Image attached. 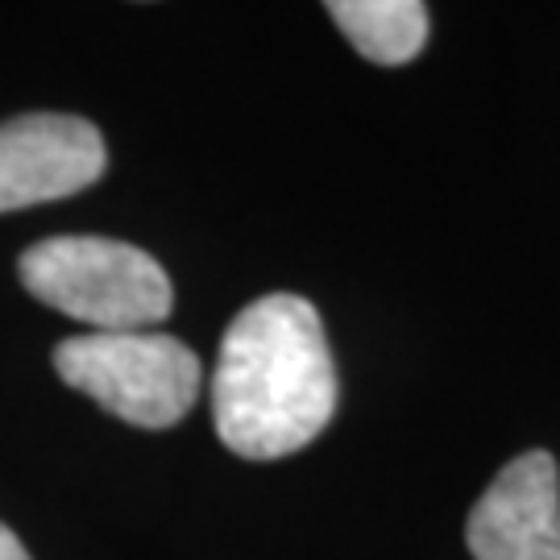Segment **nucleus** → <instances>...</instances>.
I'll return each instance as SVG.
<instances>
[{
	"mask_svg": "<svg viewBox=\"0 0 560 560\" xmlns=\"http://www.w3.org/2000/svg\"><path fill=\"white\" fill-rule=\"evenodd\" d=\"M337 411V365L324 324L303 295H261L224 328L212 423L249 460L300 453Z\"/></svg>",
	"mask_w": 560,
	"mask_h": 560,
	"instance_id": "obj_1",
	"label": "nucleus"
},
{
	"mask_svg": "<svg viewBox=\"0 0 560 560\" xmlns=\"http://www.w3.org/2000/svg\"><path fill=\"white\" fill-rule=\"evenodd\" d=\"M25 291L92 332H141L171 316V279L129 241L50 237L18 261Z\"/></svg>",
	"mask_w": 560,
	"mask_h": 560,
	"instance_id": "obj_2",
	"label": "nucleus"
},
{
	"mask_svg": "<svg viewBox=\"0 0 560 560\" xmlns=\"http://www.w3.org/2000/svg\"><path fill=\"white\" fill-rule=\"evenodd\" d=\"M55 370L67 386L138 428L179 423L196 407L203 382L200 358L154 328L67 337L55 349Z\"/></svg>",
	"mask_w": 560,
	"mask_h": 560,
	"instance_id": "obj_3",
	"label": "nucleus"
},
{
	"mask_svg": "<svg viewBox=\"0 0 560 560\" xmlns=\"http://www.w3.org/2000/svg\"><path fill=\"white\" fill-rule=\"evenodd\" d=\"M101 129L67 113H25L0 125V212L67 200L104 175Z\"/></svg>",
	"mask_w": 560,
	"mask_h": 560,
	"instance_id": "obj_4",
	"label": "nucleus"
},
{
	"mask_svg": "<svg viewBox=\"0 0 560 560\" xmlns=\"http://www.w3.org/2000/svg\"><path fill=\"white\" fill-rule=\"evenodd\" d=\"M474 560H560V474L552 453H523L469 511Z\"/></svg>",
	"mask_w": 560,
	"mask_h": 560,
	"instance_id": "obj_5",
	"label": "nucleus"
},
{
	"mask_svg": "<svg viewBox=\"0 0 560 560\" xmlns=\"http://www.w3.org/2000/svg\"><path fill=\"white\" fill-rule=\"evenodd\" d=\"M328 13L370 62L402 67L428 42V9L420 0H332Z\"/></svg>",
	"mask_w": 560,
	"mask_h": 560,
	"instance_id": "obj_6",
	"label": "nucleus"
},
{
	"mask_svg": "<svg viewBox=\"0 0 560 560\" xmlns=\"http://www.w3.org/2000/svg\"><path fill=\"white\" fill-rule=\"evenodd\" d=\"M0 560H30V552L21 548V540L0 523Z\"/></svg>",
	"mask_w": 560,
	"mask_h": 560,
	"instance_id": "obj_7",
	"label": "nucleus"
}]
</instances>
